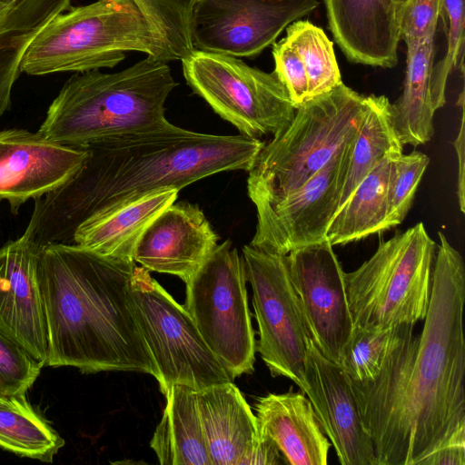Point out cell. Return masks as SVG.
I'll use <instances>...</instances> for the list:
<instances>
[{"label": "cell", "instance_id": "obj_1", "mask_svg": "<svg viewBox=\"0 0 465 465\" xmlns=\"http://www.w3.org/2000/svg\"><path fill=\"white\" fill-rule=\"evenodd\" d=\"M438 235L421 333L378 381L351 383L377 465H420L465 438V267L445 234Z\"/></svg>", "mask_w": 465, "mask_h": 465}, {"label": "cell", "instance_id": "obj_2", "mask_svg": "<svg viewBox=\"0 0 465 465\" xmlns=\"http://www.w3.org/2000/svg\"><path fill=\"white\" fill-rule=\"evenodd\" d=\"M264 143L243 134L168 125L94 143L83 165L35 199L22 235L38 247L74 244L77 228L150 193L181 189L221 172L249 171Z\"/></svg>", "mask_w": 465, "mask_h": 465}, {"label": "cell", "instance_id": "obj_3", "mask_svg": "<svg viewBox=\"0 0 465 465\" xmlns=\"http://www.w3.org/2000/svg\"><path fill=\"white\" fill-rule=\"evenodd\" d=\"M133 260L75 244L39 248L38 273L48 339L47 366L82 372L157 377L134 308Z\"/></svg>", "mask_w": 465, "mask_h": 465}, {"label": "cell", "instance_id": "obj_4", "mask_svg": "<svg viewBox=\"0 0 465 465\" xmlns=\"http://www.w3.org/2000/svg\"><path fill=\"white\" fill-rule=\"evenodd\" d=\"M177 84L166 62L151 56L113 74L77 73L50 104L38 133L62 145L86 148L163 128L170 124L164 104Z\"/></svg>", "mask_w": 465, "mask_h": 465}, {"label": "cell", "instance_id": "obj_5", "mask_svg": "<svg viewBox=\"0 0 465 465\" xmlns=\"http://www.w3.org/2000/svg\"><path fill=\"white\" fill-rule=\"evenodd\" d=\"M367 105V95L342 82L300 104L248 171L247 193L256 210L299 189L353 142Z\"/></svg>", "mask_w": 465, "mask_h": 465}, {"label": "cell", "instance_id": "obj_6", "mask_svg": "<svg viewBox=\"0 0 465 465\" xmlns=\"http://www.w3.org/2000/svg\"><path fill=\"white\" fill-rule=\"evenodd\" d=\"M127 52L166 63L176 60L133 0H97L71 7L43 26L26 48L20 70L45 75L113 68Z\"/></svg>", "mask_w": 465, "mask_h": 465}, {"label": "cell", "instance_id": "obj_7", "mask_svg": "<svg viewBox=\"0 0 465 465\" xmlns=\"http://www.w3.org/2000/svg\"><path fill=\"white\" fill-rule=\"evenodd\" d=\"M437 244L420 222L381 242L359 268L345 272L349 308L356 327L415 325L426 317Z\"/></svg>", "mask_w": 465, "mask_h": 465}, {"label": "cell", "instance_id": "obj_8", "mask_svg": "<svg viewBox=\"0 0 465 465\" xmlns=\"http://www.w3.org/2000/svg\"><path fill=\"white\" fill-rule=\"evenodd\" d=\"M246 282L242 257L226 240L184 282V308L232 380L254 370L256 341Z\"/></svg>", "mask_w": 465, "mask_h": 465}, {"label": "cell", "instance_id": "obj_9", "mask_svg": "<svg viewBox=\"0 0 465 465\" xmlns=\"http://www.w3.org/2000/svg\"><path fill=\"white\" fill-rule=\"evenodd\" d=\"M131 292L136 319L154 361L161 392L174 384L201 391L233 381L184 308L142 266H134Z\"/></svg>", "mask_w": 465, "mask_h": 465}, {"label": "cell", "instance_id": "obj_10", "mask_svg": "<svg viewBox=\"0 0 465 465\" xmlns=\"http://www.w3.org/2000/svg\"><path fill=\"white\" fill-rule=\"evenodd\" d=\"M187 84L240 134L260 139L280 133L296 107L276 73L238 57L194 50L182 60Z\"/></svg>", "mask_w": 465, "mask_h": 465}, {"label": "cell", "instance_id": "obj_11", "mask_svg": "<svg viewBox=\"0 0 465 465\" xmlns=\"http://www.w3.org/2000/svg\"><path fill=\"white\" fill-rule=\"evenodd\" d=\"M246 280L259 331L256 351L272 377L292 380L304 391V364L311 339L283 254L243 246Z\"/></svg>", "mask_w": 465, "mask_h": 465}, {"label": "cell", "instance_id": "obj_12", "mask_svg": "<svg viewBox=\"0 0 465 465\" xmlns=\"http://www.w3.org/2000/svg\"><path fill=\"white\" fill-rule=\"evenodd\" d=\"M318 5V0H193L191 42L196 51L253 57Z\"/></svg>", "mask_w": 465, "mask_h": 465}, {"label": "cell", "instance_id": "obj_13", "mask_svg": "<svg viewBox=\"0 0 465 465\" xmlns=\"http://www.w3.org/2000/svg\"><path fill=\"white\" fill-rule=\"evenodd\" d=\"M353 142L347 144L302 186L277 203L256 210V231L250 245L279 253L327 241L337 212Z\"/></svg>", "mask_w": 465, "mask_h": 465}, {"label": "cell", "instance_id": "obj_14", "mask_svg": "<svg viewBox=\"0 0 465 465\" xmlns=\"http://www.w3.org/2000/svg\"><path fill=\"white\" fill-rule=\"evenodd\" d=\"M284 259L311 339L324 357L340 364L354 325L345 272L333 246L325 241L296 249Z\"/></svg>", "mask_w": 465, "mask_h": 465}, {"label": "cell", "instance_id": "obj_15", "mask_svg": "<svg viewBox=\"0 0 465 465\" xmlns=\"http://www.w3.org/2000/svg\"><path fill=\"white\" fill-rule=\"evenodd\" d=\"M305 389L341 465H377L351 382L340 364L324 357L312 339L304 364Z\"/></svg>", "mask_w": 465, "mask_h": 465}, {"label": "cell", "instance_id": "obj_16", "mask_svg": "<svg viewBox=\"0 0 465 465\" xmlns=\"http://www.w3.org/2000/svg\"><path fill=\"white\" fill-rule=\"evenodd\" d=\"M211 465L285 463L233 381L196 391Z\"/></svg>", "mask_w": 465, "mask_h": 465}, {"label": "cell", "instance_id": "obj_17", "mask_svg": "<svg viewBox=\"0 0 465 465\" xmlns=\"http://www.w3.org/2000/svg\"><path fill=\"white\" fill-rule=\"evenodd\" d=\"M85 148L46 140L38 132H0V203L13 213L29 199H38L69 179L85 162Z\"/></svg>", "mask_w": 465, "mask_h": 465}, {"label": "cell", "instance_id": "obj_18", "mask_svg": "<svg viewBox=\"0 0 465 465\" xmlns=\"http://www.w3.org/2000/svg\"><path fill=\"white\" fill-rule=\"evenodd\" d=\"M38 252L39 247L23 236L0 248V331L44 367L48 339Z\"/></svg>", "mask_w": 465, "mask_h": 465}, {"label": "cell", "instance_id": "obj_19", "mask_svg": "<svg viewBox=\"0 0 465 465\" xmlns=\"http://www.w3.org/2000/svg\"><path fill=\"white\" fill-rule=\"evenodd\" d=\"M218 245V235L197 204L173 203L140 236L133 259L149 272L185 282Z\"/></svg>", "mask_w": 465, "mask_h": 465}, {"label": "cell", "instance_id": "obj_20", "mask_svg": "<svg viewBox=\"0 0 465 465\" xmlns=\"http://www.w3.org/2000/svg\"><path fill=\"white\" fill-rule=\"evenodd\" d=\"M330 30L347 59L391 68L401 41L390 0H323Z\"/></svg>", "mask_w": 465, "mask_h": 465}, {"label": "cell", "instance_id": "obj_21", "mask_svg": "<svg viewBox=\"0 0 465 465\" xmlns=\"http://www.w3.org/2000/svg\"><path fill=\"white\" fill-rule=\"evenodd\" d=\"M261 430L276 445L285 463L327 465L331 447L312 405L292 387L283 393H269L254 406Z\"/></svg>", "mask_w": 465, "mask_h": 465}, {"label": "cell", "instance_id": "obj_22", "mask_svg": "<svg viewBox=\"0 0 465 465\" xmlns=\"http://www.w3.org/2000/svg\"><path fill=\"white\" fill-rule=\"evenodd\" d=\"M179 191L150 193L114 213L82 223L74 244L103 256L133 260L135 245L152 221L177 199Z\"/></svg>", "mask_w": 465, "mask_h": 465}, {"label": "cell", "instance_id": "obj_23", "mask_svg": "<svg viewBox=\"0 0 465 465\" xmlns=\"http://www.w3.org/2000/svg\"><path fill=\"white\" fill-rule=\"evenodd\" d=\"M166 405L150 440L161 465H211L196 391L174 384L166 394Z\"/></svg>", "mask_w": 465, "mask_h": 465}, {"label": "cell", "instance_id": "obj_24", "mask_svg": "<svg viewBox=\"0 0 465 465\" xmlns=\"http://www.w3.org/2000/svg\"><path fill=\"white\" fill-rule=\"evenodd\" d=\"M402 153L385 155L340 207L327 232V241L332 246L344 245L387 231L391 168L394 159Z\"/></svg>", "mask_w": 465, "mask_h": 465}, {"label": "cell", "instance_id": "obj_25", "mask_svg": "<svg viewBox=\"0 0 465 465\" xmlns=\"http://www.w3.org/2000/svg\"><path fill=\"white\" fill-rule=\"evenodd\" d=\"M434 38L430 37L415 50L407 52L403 91L391 104L394 126L403 146L425 144L434 134L433 117L436 110L430 89Z\"/></svg>", "mask_w": 465, "mask_h": 465}, {"label": "cell", "instance_id": "obj_26", "mask_svg": "<svg viewBox=\"0 0 465 465\" xmlns=\"http://www.w3.org/2000/svg\"><path fill=\"white\" fill-rule=\"evenodd\" d=\"M414 325L385 329L353 327L340 366L352 385H368L381 378L395 364L412 341Z\"/></svg>", "mask_w": 465, "mask_h": 465}, {"label": "cell", "instance_id": "obj_27", "mask_svg": "<svg viewBox=\"0 0 465 465\" xmlns=\"http://www.w3.org/2000/svg\"><path fill=\"white\" fill-rule=\"evenodd\" d=\"M367 110L352 145L337 211L385 155L403 153L390 100L385 95L374 94L367 95Z\"/></svg>", "mask_w": 465, "mask_h": 465}, {"label": "cell", "instance_id": "obj_28", "mask_svg": "<svg viewBox=\"0 0 465 465\" xmlns=\"http://www.w3.org/2000/svg\"><path fill=\"white\" fill-rule=\"evenodd\" d=\"M64 440L25 399L0 408V448L18 456L52 462Z\"/></svg>", "mask_w": 465, "mask_h": 465}, {"label": "cell", "instance_id": "obj_29", "mask_svg": "<svg viewBox=\"0 0 465 465\" xmlns=\"http://www.w3.org/2000/svg\"><path fill=\"white\" fill-rule=\"evenodd\" d=\"M285 37L304 64L307 100L331 91L342 82L333 44L322 28L309 21L297 20L287 26Z\"/></svg>", "mask_w": 465, "mask_h": 465}, {"label": "cell", "instance_id": "obj_30", "mask_svg": "<svg viewBox=\"0 0 465 465\" xmlns=\"http://www.w3.org/2000/svg\"><path fill=\"white\" fill-rule=\"evenodd\" d=\"M37 32L15 9L0 3V118L10 107L24 54Z\"/></svg>", "mask_w": 465, "mask_h": 465}, {"label": "cell", "instance_id": "obj_31", "mask_svg": "<svg viewBox=\"0 0 465 465\" xmlns=\"http://www.w3.org/2000/svg\"><path fill=\"white\" fill-rule=\"evenodd\" d=\"M159 31L176 60L193 51L190 35V15L193 0H133Z\"/></svg>", "mask_w": 465, "mask_h": 465}, {"label": "cell", "instance_id": "obj_32", "mask_svg": "<svg viewBox=\"0 0 465 465\" xmlns=\"http://www.w3.org/2000/svg\"><path fill=\"white\" fill-rule=\"evenodd\" d=\"M446 34L445 54L431 73L430 89L434 109L446 103L445 90L449 76L460 65L463 66L465 0H442L440 15Z\"/></svg>", "mask_w": 465, "mask_h": 465}, {"label": "cell", "instance_id": "obj_33", "mask_svg": "<svg viewBox=\"0 0 465 465\" xmlns=\"http://www.w3.org/2000/svg\"><path fill=\"white\" fill-rule=\"evenodd\" d=\"M429 163V156L416 150L394 159L388 191L387 230L401 224L407 216Z\"/></svg>", "mask_w": 465, "mask_h": 465}, {"label": "cell", "instance_id": "obj_34", "mask_svg": "<svg viewBox=\"0 0 465 465\" xmlns=\"http://www.w3.org/2000/svg\"><path fill=\"white\" fill-rule=\"evenodd\" d=\"M43 367L16 341L0 331V389L13 396L25 395Z\"/></svg>", "mask_w": 465, "mask_h": 465}, {"label": "cell", "instance_id": "obj_35", "mask_svg": "<svg viewBox=\"0 0 465 465\" xmlns=\"http://www.w3.org/2000/svg\"><path fill=\"white\" fill-rule=\"evenodd\" d=\"M442 0H408L398 16L400 39L407 52L435 36Z\"/></svg>", "mask_w": 465, "mask_h": 465}, {"label": "cell", "instance_id": "obj_36", "mask_svg": "<svg viewBox=\"0 0 465 465\" xmlns=\"http://www.w3.org/2000/svg\"><path fill=\"white\" fill-rule=\"evenodd\" d=\"M274 72L286 87L297 108L307 100L308 80L302 60L295 47L286 39L273 44Z\"/></svg>", "mask_w": 465, "mask_h": 465}, {"label": "cell", "instance_id": "obj_37", "mask_svg": "<svg viewBox=\"0 0 465 465\" xmlns=\"http://www.w3.org/2000/svg\"><path fill=\"white\" fill-rule=\"evenodd\" d=\"M15 9L35 30H40L55 15L71 8V0H0Z\"/></svg>", "mask_w": 465, "mask_h": 465}, {"label": "cell", "instance_id": "obj_38", "mask_svg": "<svg viewBox=\"0 0 465 465\" xmlns=\"http://www.w3.org/2000/svg\"><path fill=\"white\" fill-rule=\"evenodd\" d=\"M420 465H465V438L440 446L426 456Z\"/></svg>", "mask_w": 465, "mask_h": 465}, {"label": "cell", "instance_id": "obj_39", "mask_svg": "<svg viewBox=\"0 0 465 465\" xmlns=\"http://www.w3.org/2000/svg\"><path fill=\"white\" fill-rule=\"evenodd\" d=\"M460 106V130L458 133V135L456 139L453 142V146L455 148L457 158H458V183H457V196L459 200V205L460 212L462 213H465V181H464V149H465V132H464V93L463 91L460 94V101H459Z\"/></svg>", "mask_w": 465, "mask_h": 465}, {"label": "cell", "instance_id": "obj_40", "mask_svg": "<svg viewBox=\"0 0 465 465\" xmlns=\"http://www.w3.org/2000/svg\"><path fill=\"white\" fill-rule=\"evenodd\" d=\"M26 399L25 395L13 396L5 393L0 389V408L14 407L20 404Z\"/></svg>", "mask_w": 465, "mask_h": 465}, {"label": "cell", "instance_id": "obj_41", "mask_svg": "<svg viewBox=\"0 0 465 465\" xmlns=\"http://www.w3.org/2000/svg\"><path fill=\"white\" fill-rule=\"evenodd\" d=\"M407 1L408 0H390L391 4L392 5V6L396 12L397 18L399 16L401 10L404 6V5L407 3Z\"/></svg>", "mask_w": 465, "mask_h": 465}]
</instances>
